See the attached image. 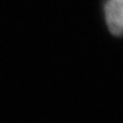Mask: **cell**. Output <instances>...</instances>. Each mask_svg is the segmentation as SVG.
<instances>
[{"label": "cell", "instance_id": "obj_1", "mask_svg": "<svg viewBox=\"0 0 123 123\" xmlns=\"http://www.w3.org/2000/svg\"><path fill=\"white\" fill-rule=\"evenodd\" d=\"M104 14L109 31L115 36H123V0H107Z\"/></svg>", "mask_w": 123, "mask_h": 123}]
</instances>
